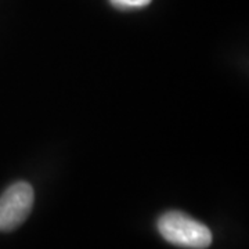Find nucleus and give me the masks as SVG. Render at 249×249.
<instances>
[{
  "label": "nucleus",
  "instance_id": "f257e3e1",
  "mask_svg": "<svg viewBox=\"0 0 249 249\" xmlns=\"http://www.w3.org/2000/svg\"><path fill=\"white\" fill-rule=\"evenodd\" d=\"M157 226L163 240L180 248L206 249L212 244V232L204 223L178 211L162 214Z\"/></svg>",
  "mask_w": 249,
  "mask_h": 249
},
{
  "label": "nucleus",
  "instance_id": "f03ea898",
  "mask_svg": "<svg viewBox=\"0 0 249 249\" xmlns=\"http://www.w3.org/2000/svg\"><path fill=\"white\" fill-rule=\"evenodd\" d=\"M34 188L27 181L10 186L0 196V231H13L27 220L34 206Z\"/></svg>",
  "mask_w": 249,
  "mask_h": 249
},
{
  "label": "nucleus",
  "instance_id": "7ed1b4c3",
  "mask_svg": "<svg viewBox=\"0 0 249 249\" xmlns=\"http://www.w3.org/2000/svg\"><path fill=\"white\" fill-rule=\"evenodd\" d=\"M109 3L118 10H136L142 9L151 3V0H109Z\"/></svg>",
  "mask_w": 249,
  "mask_h": 249
}]
</instances>
